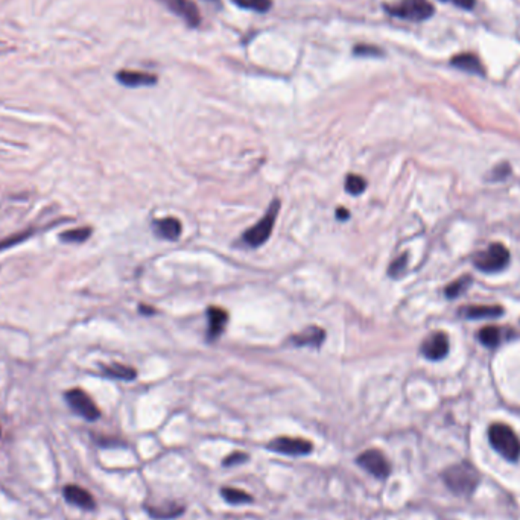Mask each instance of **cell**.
Returning <instances> with one entry per match:
<instances>
[{"mask_svg": "<svg viewBox=\"0 0 520 520\" xmlns=\"http://www.w3.org/2000/svg\"><path fill=\"white\" fill-rule=\"evenodd\" d=\"M443 479L449 490H452L455 494L469 496L476 490L481 476L470 463H460L446 469L443 473Z\"/></svg>", "mask_w": 520, "mask_h": 520, "instance_id": "obj_1", "label": "cell"}, {"mask_svg": "<svg viewBox=\"0 0 520 520\" xmlns=\"http://www.w3.org/2000/svg\"><path fill=\"white\" fill-rule=\"evenodd\" d=\"M488 440L493 449L505 460L516 463L520 456V441L516 432L503 423H494L488 429Z\"/></svg>", "mask_w": 520, "mask_h": 520, "instance_id": "obj_2", "label": "cell"}, {"mask_svg": "<svg viewBox=\"0 0 520 520\" xmlns=\"http://www.w3.org/2000/svg\"><path fill=\"white\" fill-rule=\"evenodd\" d=\"M384 8L393 17L408 21H425L435 12L429 0H399L396 3H387Z\"/></svg>", "mask_w": 520, "mask_h": 520, "instance_id": "obj_3", "label": "cell"}, {"mask_svg": "<svg viewBox=\"0 0 520 520\" xmlns=\"http://www.w3.org/2000/svg\"><path fill=\"white\" fill-rule=\"evenodd\" d=\"M279 210H280V201L275 200L270 204L265 216L260 219L254 227H251L250 230L243 233L242 241L251 248H257L260 245H263V243L270 239V236L272 233L274 223H275V219H277Z\"/></svg>", "mask_w": 520, "mask_h": 520, "instance_id": "obj_4", "label": "cell"}, {"mask_svg": "<svg viewBox=\"0 0 520 520\" xmlns=\"http://www.w3.org/2000/svg\"><path fill=\"white\" fill-rule=\"evenodd\" d=\"M473 263L483 272H499L510 263V251L503 243H492L485 251L473 257Z\"/></svg>", "mask_w": 520, "mask_h": 520, "instance_id": "obj_5", "label": "cell"}, {"mask_svg": "<svg viewBox=\"0 0 520 520\" xmlns=\"http://www.w3.org/2000/svg\"><path fill=\"white\" fill-rule=\"evenodd\" d=\"M66 400L68 403L76 414L81 416L82 418L89 420V422H95L99 417H101V411L96 407V403L91 400V397L82 391V389H71V391L66 393Z\"/></svg>", "mask_w": 520, "mask_h": 520, "instance_id": "obj_6", "label": "cell"}, {"mask_svg": "<svg viewBox=\"0 0 520 520\" xmlns=\"http://www.w3.org/2000/svg\"><path fill=\"white\" fill-rule=\"evenodd\" d=\"M356 463L361 465L365 472H369L370 475L378 479H385L389 476V473H391V465H389L387 456L378 449L365 450L364 454L358 456Z\"/></svg>", "mask_w": 520, "mask_h": 520, "instance_id": "obj_7", "label": "cell"}, {"mask_svg": "<svg viewBox=\"0 0 520 520\" xmlns=\"http://www.w3.org/2000/svg\"><path fill=\"white\" fill-rule=\"evenodd\" d=\"M312 443L304 438H292V437H279L268 445V450L289 456H303L312 452Z\"/></svg>", "mask_w": 520, "mask_h": 520, "instance_id": "obj_8", "label": "cell"}, {"mask_svg": "<svg viewBox=\"0 0 520 520\" xmlns=\"http://www.w3.org/2000/svg\"><path fill=\"white\" fill-rule=\"evenodd\" d=\"M167 10L178 15L180 19L185 20V23L190 28L200 26L201 23V14L198 6L192 0H160Z\"/></svg>", "mask_w": 520, "mask_h": 520, "instance_id": "obj_9", "label": "cell"}, {"mask_svg": "<svg viewBox=\"0 0 520 520\" xmlns=\"http://www.w3.org/2000/svg\"><path fill=\"white\" fill-rule=\"evenodd\" d=\"M422 353L429 361H441L449 353V340L446 333L435 332L422 344Z\"/></svg>", "mask_w": 520, "mask_h": 520, "instance_id": "obj_10", "label": "cell"}, {"mask_svg": "<svg viewBox=\"0 0 520 520\" xmlns=\"http://www.w3.org/2000/svg\"><path fill=\"white\" fill-rule=\"evenodd\" d=\"M116 80L125 87H149L156 86L157 76L147 72H134V71H120L116 75Z\"/></svg>", "mask_w": 520, "mask_h": 520, "instance_id": "obj_11", "label": "cell"}, {"mask_svg": "<svg viewBox=\"0 0 520 520\" xmlns=\"http://www.w3.org/2000/svg\"><path fill=\"white\" fill-rule=\"evenodd\" d=\"M324 338L326 332L323 328L310 326L308 328H304L303 332L294 335L292 338H290V342H292L295 347H321V344L324 342Z\"/></svg>", "mask_w": 520, "mask_h": 520, "instance_id": "obj_12", "label": "cell"}, {"mask_svg": "<svg viewBox=\"0 0 520 520\" xmlns=\"http://www.w3.org/2000/svg\"><path fill=\"white\" fill-rule=\"evenodd\" d=\"M64 498L68 503H72V505L80 507L82 510H95L96 507L93 496L75 484H71L64 488Z\"/></svg>", "mask_w": 520, "mask_h": 520, "instance_id": "obj_13", "label": "cell"}, {"mask_svg": "<svg viewBox=\"0 0 520 520\" xmlns=\"http://www.w3.org/2000/svg\"><path fill=\"white\" fill-rule=\"evenodd\" d=\"M450 64H452L455 68H458V71H463L465 73L485 76L484 66L481 64L479 58L476 55H473V53H469V52L467 53H460V55H456V57L452 58Z\"/></svg>", "mask_w": 520, "mask_h": 520, "instance_id": "obj_14", "label": "cell"}, {"mask_svg": "<svg viewBox=\"0 0 520 520\" xmlns=\"http://www.w3.org/2000/svg\"><path fill=\"white\" fill-rule=\"evenodd\" d=\"M207 321H209L207 336H209L210 341H213V340L219 338L221 333L224 332V328L227 326V321H228V313L221 308H209L207 309Z\"/></svg>", "mask_w": 520, "mask_h": 520, "instance_id": "obj_15", "label": "cell"}, {"mask_svg": "<svg viewBox=\"0 0 520 520\" xmlns=\"http://www.w3.org/2000/svg\"><path fill=\"white\" fill-rule=\"evenodd\" d=\"M181 223L177 218H163L154 223V233L166 241H177L181 236Z\"/></svg>", "mask_w": 520, "mask_h": 520, "instance_id": "obj_16", "label": "cell"}, {"mask_svg": "<svg viewBox=\"0 0 520 520\" xmlns=\"http://www.w3.org/2000/svg\"><path fill=\"white\" fill-rule=\"evenodd\" d=\"M461 315L469 319L481 318H498L503 313L501 306H465L461 309Z\"/></svg>", "mask_w": 520, "mask_h": 520, "instance_id": "obj_17", "label": "cell"}, {"mask_svg": "<svg viewBox=\"0 0 520 520\" xmlns=\"http://www.w3.org/2000/svg\"><path fill=\"white\" fill-rule=\"evenodd\" d=\"M147 511L149 513V516H152L154 519L169 520V519L181 516L186 511V508L183 505H178L177 502H169V503H162V505H149L147 507Z\"/></svg>", "mask_w": 520, "mask_h": 520, "instance_id": "obj_18", "label": "cell"}, {"mask_svg": "<svg viewBox=\"0 0 520 520\" xmlns=\"http://www.w3.org/2000/svg\"><path fill=\"white\" fill-rule=\"evenodd\" d=\"M478 340L481 341V344L485 347H490V349H494L498 347L501 341H502V332L499 327L496 326H487V327H483L478 333Z\"/></svg>", "mask_w": 520, "mask_h": 520, "instance_id": "obj_19", "label": "cell"}, {"mask_svg": "<svg viewBox=\"0 0 520 520\" xmlns=\"http://www.w3.org/2000/svg\"><path fill=\"white\" fill-rule=\"evenodd\" d=\"M104 373L109 378L120 379V380H133L137 376V373H136L134 369H131V366H127V365H122V364H113V365H109V366H104Z\"/></svg>", "mask_w": 520, "mask_h": 520, "instance_id": "obj_20", "label": "cell"}, {"mask_svg": "<svg viewBox=\"0 0 520 520\" xmlns=\"http://www.w3.org/2000/svg\"><path fill=\"white\" fill-rule=\"evenodd\" d=\"M221 494H223V498L228 503H233V505H241V503H248V502L253 501L251 494H248L247 492H243V490H239V488L224 487L223 490H221Z\"/></svg>", "mask_w": 520, "mask_h": 520, "instance_id": "obj_21", "label": "cell"}, {"mask_svg": "<svg viewBox=\"0 0 520 520\" xmlns=\"http://www.w3.org/2000/svg\"><path fill=\"white\" fill-rule=\"evenodd\" d=\"M242 10H251L256 12H268L272 6V0H232Z\"/></svg>", "mask_w": 520, "mask_h": 520, "instance_id": "obj_22", "label": "cell"}, {"mask_svg": "<svg viewBox=\"0 0 520 520\" xmlns=\"http://www.w3.org/2000/svg\"><path fill=\"white\" fill-rule=\"evenodd\" d=\"M470 285H472V277L470 275H464V277L450 283V285L446 288L445 294L447 298H456V297H460Z\"/></svg>", "mask_w": 520, "mask_h": 520, "instance_id": "obj_23", "label": "cell"}, {"mask_svg": "<svg viewBox=\"0 0 520 520\" xmlns=\"http://www.w3.org/2000/svg\"><path fill=\"white\" fill-rule=\"evenodd\" d=\"M366 189V181L361 175L350 174L346 178V190L350 195H361Z\"/></svg>", "mask_w": 520, "mask_h": 520, "instance_id": "obj_24", "label": "cell"}, {"mask_svg": "<svg viewBox=\"0 0 520 520\" xmlns=\"http://www.w3.org/2000/svg\"><path fill=\"white\" fill-rule=\"evenodd\" d=\"M91 234V228L89 227H81V228H75V230H68L61 234V241L64 242H84L90 238Z\"/></svg>", "mask_w": 520, "mask_h": 520, "instance_id": "obj_25", "label": "cell"}, {"mask_svg": "<svg viewBox=\"0 0 520 520\" xmlns=\"http://www.w3.org/2000/svg\"><path fill=\"white\" fill-rule=\"evenodd\" d=\"M407 263H408V254L397 257L391 263V266H389L388 274L391 275V277H399V275L403 274L405 270H407Z\"/></svg>", "mask_w": 520, "mask_h": 520, "instance_id": "obj_26", "label": "cell"}, {"mask_svg": "<svg viewBox=\"0 0 520 520\" xmlns=\"http://www.w3.org/2000/svg\"><path fill=\"white\" fill-rule=\"evenodd\" d=\"M355 53L356 55H361V57H380L384 55V52H382L379 48H376V46H356L355 48Z\"/></svg>", "mask_w": 520, "mask_h": 520, "instance_id": "obj_27", "label": "cell"}, {"mask_svg": "<svg viewBox=\"0 0 520 520\" xmlns=\"http://www.w3.org/2000/svg\"><path fill=\"white\" fill-rule=\"evenodd\" d=\"M248 461V455L247 454H242V452H234L232 455H228L225 460L223 461V465H227V467H230V465H236V464H242Z\"/></svg>", "mask_w": 520, "mask_h": 520, "instance_id": "obj_28", "label": "cell"}, {"mask_svg": "<svg viewBox=\"0 0 520 520\" xmlns=\"http://www.w3.org/2000/svg\"><path fill=\"white\" fill-rule=\"evenodd\" d=\"M441 2H449L458 8H463V10H473L475 6V0H441Z\"/></svg>", "mask_w": 520, "mask_h": 520, "instance_id": "obj_29", "label": "cell"}, {"mask_svg": "<svg viewBox=\"0 0 520 520\" xmlns=\"http://www.w3.org/2000/svg\"><path fill=\"white\" fill-rule=\"evenodd\" d=\"M336 216H338V219H347L349 216H350V213H349V210L347 209H338V212H336Z\"/></svg>", "mask_w": 520, "mask_h": 520, "instance_id": "obj_30", "label": "cell"}, {"mask_svg": "<svg viewBox=\"0 0 520 520\" xmlns=\"http://www.w3.org/2000/svg\"><path fill=\"white\" fill-rule=\"evenodd\" d=\"M140 312L142 313H154L152 308H148V306H140Z\"/></svg>", "mask_w": 520, "mask_h": 520, "instance_id": "obj_31", "label": "cell"}]
</instances>
